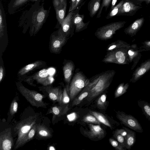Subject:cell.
<instances>
[{
    "label": "cell",
    "mask_w": 150,
    "mask_h": 150,
    "mask_svg": "<svg viewBox=\"0 0 150 150\" xmlns=\"http://www.w3.org/2000/svg\"><path fill=\"white\" fill-rule=\"evenodd\" d=\"M113 136L116 140L121 145L122 147L126 149L125 147V138L120 134L115 133L114 134Z\"/></svg>",
    "instance_id": "f35d334b"
},
{
    "label": "cell",
    "mask_w": 150,
    "mask_h": 150,
    "mask_svg": "<svg viewBox=\"0 0 150 150\" xmlns=\"http://www.w3.org/2000/svg\"><path fill=\"white\" fill-rule=\"evenodd\" d=\"M115 72L113 70L106 71L100 74L98 81L91 90L86 98L87 100L91 101L105 90L110 86Z\"/></svg>",
    "instance_id": "7a4b0ae2"
},
{
    "label": "cell",
    "mask_w": 150,
    "mask_h": 150,
    "mask_svg": "<svg viewBox=\"0 0 150 150\" xmlns=\"http://www.w3.org/2000/svg\"><path fill=\"white\" fill-rule=\"evenodd\" d=\"M117 0H112L111 2V5L110 9L111 10L115 6Z\"/></svg>",
    "instance_id": "c3c4849f"
},
{
    "label": "cell",
    "mask_w": 150,
    "mask_h": 150,
    "mask_svg": "<svg viewBox=\"0 0 150 150\" xmlns=\"http://www.w3.org/2000/svg\"><path fill=\"white\" fill-rule=\"evenodd\" d=\"M130 47V44L127 42L121 40H118L109 44L107 47L106 51L108 52L115 49L123 48L129 49Z\"/></svg>",
    "instance_id": "4316f807"
},
{
    "label": "cell",
    "mask_w": 150,
    "mask_h": 150,
    "mask_svg": "<svg viewBox=\"0 0 150 150\" xmlns=\"http://www.w3.org/2000/svg\"><path fill=\"white\" fill-rule=\"evenodd\" d=\"M46 63L41 60H37L28 64L21 69L18 71L17 76L18 78L26 76L32 71L37 69H40L46 65Z\"/></svg>",
    "instance_id": "d6986e66"
},
{
    "label": "cell",
    "mask_w": 150,
    "mask_h": 150,
    "mask_svg": "<svg viewBox=\"0 0 150 150\" xmlns=\"http://www.w3.org/2000/svg\"><path fill=\"white\" fill-rule=\"evenodd\" d=\"M144 21V17L137 19L125 29V33L131 37L135 36L142 26Z\"/></svg>",
    "instance_id": "ffe728a7"
},
{
    "label": "cell",
    "mask_w": 150,
    "mask_h": 150,
    "mask_svg": "<svg viewBox=\"0 0 150 150\" xmlns=\"http://www.w3.org/2000/svg\"><path fill=\"white\" fill-rule=\"evenodd\" d=\"M89 129L83 131L84 134L92 139H101L105 136L103 129L99 125L90 123L88 124Z\"/></svg>",
    "instance_id": "ac0fdd59"
},
{
    "label": "cell",
    "mask_w": 150,
    "mask_h": 150,
    "mask_svg": "<svg viewBox=\"0 0 150 150\" xmlns=\"http://www.w3.org/2000/svg\"><path fill=\"white\" fill-rule=\"evenodd\" d=\"M4 69L2 65H1L0 67V82L3 80L4 75Z\"/></svg>",
    "instance_id": "ee69618b"
},
{
    "label": "cell",
    "mask_w": 150,
    "mask_h": 150,
    "mask_svg": "<svg viewBox=\"0 0 150 150\" xmlns=\"http://www.w3.org/2000/svg\"><path fill=\"white\" fill-rule=\"evenodd\" d=\"M138 106L141 109L142 113L146 119L150 121V104L144 100L137 101Z\"/></svg>",
    "instance_id": "83f0119b"
},
{
    "label": "cell",
    "mask_w": 150,
    "mask_h": 150,
    "mask_svg": "<svg viewBox=\"0 0 150 150\" xmlns=\"http://www.w3.org/2000/svg\"><path fill=\"white\" fill-rule=\"evenodd\" d=\"M17 98H15L12 100L9 108V113L11 116L14 115L17 112L18 104Z\"/></svg>",
    "instance_id": "8d00e7d4"
},
{
    "label": "cell",
    "mask_w": 150,
    "mask_h": 150,
    "mask_svg": "<svg viewBox=\"0 0 150 150\" xmlns=\"http://www.w3.org/2000/svg\"><path fill=\"white\" fill-rule=\"evenodd\" d=\"M83 1L84 0H76V4L73 10H75L78 7L80 6L83 2Z\"/></svg>",
    "instance_id": "bcb514c9"
},
{
    "label": "cell",
    "mask_w": 150,
    "mask_h": 150,
    "mask_svg": "<svg viewBox=\"0 0 150 150\" xmlns=\"http://www.w3.org/2000/svg\"><path fill=\"white\" fill-rule=\"evenodd\" d=\"M142 45L143 48L145 51H150V40L144 41Z\"/></svg>",
    "instance_id": "7bdbcfd3"
},
{
    "label": "cell",
    "mask_w": 150,
    "mask_h": 150,
    "mask_svg": "<svg viewBox=\"0 0 150 150\" xmlns=\"http://www.w3.org/2000/svg\"><path fill=\"white\" fill-rule=\"evenodd\" d=\"M133 1L134 0H132ZM134 3L136 1V2H137V4H138L139 3L140 4L142 2H145L146 4H148L150 3V0H134V1H133Z\"/></svg>",
    "instance_id": "7dc6e473"
},
{
    "label": "cell",
    "mask_w": 150,
    "mask_h": 150,
    "mask_svg": "<svg viewBox=\"0 0 150 150\" xmlns=\"http://www.w3.org/2000/svg\"><path fill=\"white\" fill-rule=\"evenodd\" d=\"M90 113L93 115L100 122L112 129V126L107 118L103 114L94 111H91Z\"/></svg>",
    "instance_id": "f1b7e54d"
},
{
    "label": "cell",
    "mask_w": 150,
    "mask_h": 150,
    "mask_svg": "<svg viewBox=\"0 0 150 150\" xmlns=\"http://www.w3.org/2000/svg\"><path fill=\"white\" fill-rule=\"evenodd\" d=\"M112 0H103L99 10L98 12L96 18H100L102 13L103 8H105V11H106L110 6Z\"/></svg>",
    "instance_id": "e575fe53"
},
{
    "label": "cell",
    "mask_w": 150,
    "mask_h": 150,
    "mask_svg": "<svg viewBox=\"0 0 150 150\" xmlns=\"http://www.w3.org/2000/svg\"><path fill=\"white\" fill-rule=\"evenodd\" d=\"M69 85L67 84L63 91L62 104H66L69 102L70 98L69 92Z\"/></svg>",
    "instance_id": "d6a6232c"
},
{
    "label": "cell",
    "mask_w": 150,
    "mask_h": 150,
    "mask_svg": "<svg viewBox=\"0 0 150 150\" xmlns=\"http://www.w3.org/2000/svg\"><path fill=\"white\" fill-rule=\"evenodd\" d=\"M107 96L105 94L102 95L97 101V106L98 108L104 109L105 108Z\"/></svg>",
    "instance_id": "836d02e7"
},
{
    "label": "cell",
    "mask_w": 150,
    "mask_h": 150,
    "mask_svg": "<svg viewBox=\"0 0 150 150\" xmlns=\"http://www.w3.org/2000/svg\"><path fill=\"white\" fill-rule=\"evenodd\" d=\"M53 4L57 19L60 25L65 18L67 2V0H53Z\"/></svg>",
    "instance_id": "9a60e30c"
},
{
    "label": "cell",
    "mask_w": 150,
    "mask_h": 150,
    "mask_svg": "<svg viewBox=\"0 0 150 150\" xmlns=\"http://www.w3.org/2000/svg\"><path fill=\"white\" fill-rule=\"evenodd\" d=\"M11 128L6 129L0 134V150H11L14 144Z\"/></svg>",
    "instance_id": "5bb4252c"
},
{
    "label": "cell",
    "mask_w": 150,
    "mask_h": 150,
    "mask_svg": "<svg viewBox=\"0 0 150 150\" xmlns=\"http://www.w3.org/2000/svg\"><path fill=\"white\" fill-rule=\"evenodd\" d=\"M40 90L46 92L50 100L54 102H58L62 104L63 91L58 86L53 87L51 86L39 87Z\"/></svg>",
    "instance_id": "4fadbf2b"
},
{
    "label": "cell",
    "mask_w": 150,
    "mask_h": 150,
    "mask_svg": "<svg viewBox=\"0 0 150 150\" xmlns=\"http://www.w3.org/2000/svg\"><path fill=\"white\" fill-rule=\"evenodd\" d=\"M90 80L81 72L75 74L69 87L70 99L73 100L87 85Z\"/></svg>",
    "instance_id": "52a82bcc"
},
{
    "label": "cell",
    "mask_w": 150,
    "mask_h": 150,
    "mask_svg": "<svg viewBox=\"0 0 150 150\" xmlns=\"http://www.w3.org/2000/svg\"><path fill=\"white\" fill-rule=\"evenodd\" d=\"M54 105L49 110L46 114L51 113L52 114V120H54L57 117H59L65 114L68 110L67 105Z\"/></svg>",
    "instance_id": "603a6c76"
},
{
    "label": "cell",
    "mask_w": 150,
    "mask_h": 150,
    "mask_svg": "<svg viewBox=\"0 0 150 150\" xmlns=\"http://www.w3.org/2000/svg\"><path fill=\"white\" fill-rule=\"evenodd\" d=\"M74 62L70 60H67L63 67L64 80L67 84L69 85L75 69Z\"/></svg>",
    "instance_id": "44dd1931"
},
{
    "label": "cell",
    "mask_w": 150,
    "mask_h": 150,
    "mask_svg": "<svg viewBox=\"0 0 150 150\" xmlns=\"http://www.w3.org/2000/svg\"><path fill=\"white\" fill-rule=\"evenodd\" d=\"M84 16L83 14H80L77 13L73 19L74 24L75 26V32L78 33L87 28L90 21L86 23L83 22Z\"/></svg>",
    "instance_id": "7402d4cb"
},
{
    "label": "cell",
    "mask_w": 150,
    "mask_h": 150,
    "mask_svg": "<svg viewBox=\"0 0 150 150\" xmlns=\"http://www.w3.org/2000/svg\"><path fill=\"white\" fill-rule=\"evenodd\" d=\"M69 38L63 33L60 29L57 34L52 35L50 45V48L52 52L55 54L60 52Z\"/></svg>",
    "instance_id": "30bf717a"
},
{
    "label": "cell",
    "mask_w": 150,
    "mask_h": 150,
    "mask_svg": "<svg viewBox=\"0 0 150 150\" xmlns=\"http://www.w3.org/2000/svg\"><path fill=\"white\" fill-rule=\"evenodd\" d=\"M150 70V59L142 63L133 72L130 82L134 83Z\"/></svg>",
    "instance_id": "2e32d148"
},
{
    "label": "cell",
    "mask_w": 150,
    "mask_h": 150,
    "mask_svg": "<svg viewBox=\"0 0 150 150\" xmlns=\"http://www.w3.org/2000/svg\"><path fill=\"white\" fill-rule=\"evenodd\" d=\"M101 0H91L88 6V9L90 17H93L98 12L101 6Z\"/></svg>",
    "instance_id": "484cf974"
},
{
    "label": "cell",
    "mask_w": 150,
    "mask_h": 150,
    "mask_svg": "<svg viewBox=\"0 0 150 150\" xmlns=\"http://www.w3.org/2000/svg\"><path fill=\"white\" fill-rule=\"evenodd\" d=\"M20 81H23L31 86H35L34 81L43 86L50 85L53 82L54 79L49 73L47 69L40 70L35 74L29 76H25L18 78Z\"/></svg>",
    "instance_id": "277c9868"
},
{
    "label": "cell",
    "mask_w": 150,
    "mask_h": 150,
    "mask_svg": "<svg viewBox=\"0 0 150 150\" xmlns=\"http://www.w3.org/2000/svg\"><path fill=\"white\" fill-rule=\"evenodd\" d=\"M38 117V115L30 116L25 118L16 126L14 131L17 135V138L14 147L16 150L21 147V142L25 136L32 127L35 124Z\"/></svg>",
    "instance_id": "3957f363"
},
{
    "label": "cell",
    "mask_w": 150,
    "mask_h": 150,
    "mask_svg": "<svg viewBox=\"0 0 150 150\" xmlns=\"http://www.w3.org/2000/svg\"><path fill=\"white\" fill-rule=\"evenodd\" d=\"M129 86L128 83H122L117 87L115 92V98H116L124 94L127 91Z\"/></svg>",
    "instance_id": "4dcf8cb0"
},
{
    "label": "cell",
    "mask_w": 150,
    "mask_h": 150,
    "mask_svg": "<svg viewBox=\"0 0 150 150\" xmlns=\"http://www.w3.org/2000/svg\"><path fill=\"white\" fill-rule=\"evenodd\" d=\"M37 125V123L35 124L26 134L21 143V147L33 139L36 134Z\"/></svg>",
    "instance_id": "f546056e"
},
{
    "label": "cell",
    "mask_w": 150,
    "mask_h": 150,
    "mask_svg": "<svg viewBox=\"0 0 150 150\" xmlns=\"http://www.w3.org/2000/svg\"><path fill=\"white\" fill-rule=\"evenodd\" d=\"M114 133L120 134L124 137L125 138L127 135V131L123 128V129H116Z\"/></svg>",
    "instance_id": "b9f144b4"
},
{
    "label": "cell",
    "mask_w": 150,
    "mask_h": 150,
    "mask_svg": "<svg viewBox=\"0 0 150 150\" xmlns=\"http://www.w3.org/2000/svg\"><path fill=\"white\" fill-rule=\"evenodd\" d=\"M76 0H70V4L68 13L73 10L74 7L75 5Z\"/></svg>",
    "instance_id": "f6af8a7d"
},
{
    "label": "cell",
    "mask_w": 150,
    "mask_h": 150,
    "mask_svg": "<svg viewBox=\"0 0 150 150\" xmlns=\"http://www.w3.org/2000/svg\"><path fill=\"white\" fill-rule=\"evenodd\" d=\"M36 134L38 138L41 139H49L52 136L50 130L43 124H37Z\"/></svg>",
    "instance_id": "cb8c5ba5"
},
{
    "label": "cell",
    "mask_w": 150,
    "mask_h": 150,
    "mask_svg": "<svg viewBox=\"0 0 150 150\" xmlns=\"http://www.w3.org/2000/svg\"><path fill=\"white\" fill-rule=\"evenodd\" d=\"M127 132V135L125 138V147L126 149L130 150L135 144L136 141V133L134 131L127 128L123 127Z\"/></svg>",
    "instance_id": "d4e9b609"
},
{
    "label": "cell",
    "mask_w": 150,
    "mask_h": 150,
    "mask_svg": "<svg viewBox=\"0 0 150 150\" xmlns=\"http://www.w3.org/2000/svg\"><path fill=\"white\" fill-rule=\"evenodd\" d=\"M47 13V10L42 7L33 13L32 20V28L30 30L32 35L36 34L42 27L46 18Z\"/></svg>",
    "instance_id": "8fae6325"
},
{
    "label": "cell",
    "mask_w": 150,
    "mask_h": 150,
    "mask_svg": "<svg viewBox=\"0 0 150 150\" xmlns=\"http://www.w3.org/2000/svg\"><path fill=\"white\" fill-rule=\"evenodd\" d=\"M4 27L2 13L1 9H0V38L1 39L2 38L4 35Z\"/></svg>",
    "instance_id": "ab89813d"
},
{
    "label": "cell",
    "mask_w": 150,
    "mask_h": 150,
    "mask_svg": "<svg viewBox=\"0 0 150 150\" xmlns=\"http://www.w3.org/2000/svg\"><path fill=\"white\" fill-rule=\"evenodd\" d=\"M109 141L111 145L116 150H125L121 145L116 140L112 138L109 139Z\"/></svg>",
    "instance_id": "74e56055"
},
{
    "label": "cell",
    "mask_w": 150,
    "mask_h": 150,
    "mask_svg": "<svg viewBox=\"0 0 150 150\" xmlns=\"http://www.w3.org/2000/svg\"><path fill=\"white\" fill-rule=\"evenodd\" d=\"M142 6L135 4L132 0H125L116 16L134 15Z\"/></svg>",
    "instance_id": "7c38bea8"
},
{
    "label": "cell",
    "mask_w": 150,
    "mask_h": 150,
    "mask_svg": "<svg viewBox=\"0 0 150 150\" xmlns=\"http://www.w3.org/2000/svg\"><path fill=\"white\" fill-rule=\"evenodd\" d=\"M28 0H15L14 1L12 7L13 8L17 7L23 4ZM37 1V0H32Z\"/></svg>",
    "instance_id": "60d3db41"
},
{
    "label": "cell",
    "mask_w": 150,
    "mask_h": 150,
    "mask_svg": "<svg viewBox=\"0 0 150 150\" xmlns=\"http://www.w3.org/2000/svg\"><path fill=\"white\" fill-rule=\"evenodd\" d=\"M125 0H122L118 4L115 5L107 15L106 18L109 19L116 16L120 9Z\"/></svg>",
    "instance_id": "1f68e13d"
},
{
    "label": "cell",
    "mask_w": 150,
    "mask_h": 150,
    "mask_svg": "<svg viewBox=\"0 0 150 150\" xmlns=\"http://www.w3.org/2000/svg\"><path fill=\"white\" fill-rule=\"evenodd\" d=\"M117 117L122 124L131 129L139 133L143 132L141 124L132 115L118 111L117 113Z\"/></svg>",
    "instance_id": "9c48e42d"
},
{
    "label": "cell",
    "mask_w": 150,
    "mask_h": 150,
    "mask_svg": "<svg viewBox=\"0 0 150 150\" xmlns=\"http://www.w3.org/2000/svg\"><path fill=\"white\" fill-rule=\"evenodd\" d=\"M84 1L75 10L68 13L67 16L64 19L61 24L60 29L65 35L68 37H71L74 34L75 26L74 24L73 19L75 15L79 11L81 7L84 4Z\"/></svg>",
    "instance_id": "ba28073f"
},
{
    "label": "cell",
    "mask_w": 150,
    "mask_h": 150,
    "mask_svg": "<svg viewBox=\"0 0 150 150\" xmlns=\"http://www.w3.org/2000/svg\"><path fill=\"white\" fill-rule=\"evenodd\" d=\"M145 51L144 49H139L136 44H133L128 49V54L129 63L133 62L131 70L133 69L138 63L141 58V52Z\"/></svg>",
    "instance_id": "e0dca14e"
},
{
    "label": "cell",
    "mask_w": 150,
    "mask_h": 150,
    "mask_svg": "<svg viewBox=\"0 0 150 150\" xmlns=\"http://www.w3.org/2000/svg\"><path fill=\"white\" fill-rule=\"evenodd\" d=\"M83 121L85 122L96 124H100V123L97 118L91 114L85 116L83 118Z\"/></svg>",
    "instance_id": "d590c367"
},
{
    "label": "cell",
    "mask_w": 150,
    "mask_h": 150,
    "mask_svg": "<svg viewBox=\"0 0 150 150\" xmlns=\"http://www.w3.org/2000/svg\"><path fill=\"white\" fill-rule=\"evenodd\" d=\"M128 48H121L107 52L102 60L106 63H113L119 64H129Z\"/></svg>",
    "instance_id": "5b68a950"
},
{
    "label": "cell",
    "mask_w": 150,
    "mask_h": 150,
    "mask_svg": "<svg viewBox=\"0 0 150 150\" xmlns=\"http://www.w3.org/2000/svg\"><path fill=\"white\" fill-rule=\"evenodd\" d=\"M125 21L111 23L98 28L95 35L99 39L104 40L111 39L116 31L123 28L126 23Z\"/></svg>",
    "instance_id": "8992f818"
},
{
    "label": "cell",
    "mask_w": 150,
    "mask_h": 150,
    "mask_svg": "<svg viewBox=\"0 0 150 150\" xmlns=\"http://www.w3.org/2000/svg\"><path fill=\"white\" fill-rule=\"evenodd\" d=\"M17 90L33 106L37 108H46L48 104L44 102V96L36 91L32 90L25 87L20 81L16 83Z\"/></svg>",
    "instance_id": "6da1fadb"
}]
</instances>
